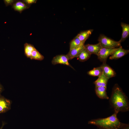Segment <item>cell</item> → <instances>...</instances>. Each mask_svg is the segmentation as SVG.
Instances as JSON below:
<instances>
[{"label":"cell","instance_id":"1","mask_svg":"<svg viewBox=\"0 0 129 129\" xmlns=\"http://www.w3.org/2000/svg\"><path fill=\"white\" fill-rule=\"evenodd\" d=\"M109 99L111 105L114 112L118 114L120 112H125L129 110V104L128 97L121 88L117 84L113 87Z\"/></svg>","mask_w":129,"mask_h":129},{"label":"cell","instance_id":"2","mask_svg":"<svg viewBox=\"0 0 129 129\" xmlns=\"http://www.w3.org/2000/svg\"><path fill=\"white\" fill-rule=\"evenodd\" d=\"M117 114L114 112L107 117L92 119L88 121V124L95 125L100 129H118L125 124L120 121Z\"/></svg>","mask_w":129,"mask_h":129},{"label":"cell","instance_id":"3","mask_svg":"<svg viewBox=\"0 0 129 129\" xmlns=\"http://www.w3.org/2000/svg\"><path fill=\"white\" fill-rule=\"evenodd\" d=\"M102 47L109 48H117L121 46L119 41H116L103 34H101L98 40Z\"/></svg>","mask_w":129,"mask_h":129},{"label":"cell","instance_id":"4","mask_svg":"<svg viewBox=\"0 0 129 129\" xmlns=\"http://www.w3.org/2000/svg\"><path fill=\"white\" fill-rule=\"evenodd\" d=\"M116 48L102 47L97 55L98 59L103 63H106L108 57L111 56Z\"/></svg>","mask_w":129,"mask_h":129},{"label":"cell","instance_id":"5","mask_svg":"<svg viewBox=\"0 0 129 129\" xmlns=\"http://www.w3.org/2000/svg\"><path fill=\"white\" fill-rule=\"evenodd\" d=\"M69 60L67 55L60 54L57 55L54 57L51 61L53 65L61 64L66 65L74 69L69 62Z\"/></svg>","mask_w":129,"mask_h":129},{"label":"cell","instance_id":"6","mask_svg":"<svg viewBox=\"0 0 129 129\" xmlns=\"http://www.w3.org/2000/svg\"><path fill=\"white\" fill-rule=\"evenodd\" d=\"M11 102L0 95V114L5 113L11 109Z\"/></svg>","mask_w":129,"mask_h":129},{"label":"cell","instance_id":"7","mask_svg":"<svg viewBox=\"0 0 129 129\" xmlns=\"http://www.w3.org/2000/svg\"><path fill=\"white\" fill-rule=\"evenodd\" d=\"M129 53V50L125 49L123 48L121 46L117 48L113 53L110 56L109 58L110 59H119Z\"/></svg>","mask_w":129,"mask_h":129},{"label":"cell","instance_id":"8","mask_svg":"<svg viewBox=\"0 0 129 129\" xmlns=\"http://www.w3.org/2000/svg\"><path fill=\"white\" fill-rule=\"evenodd\" d=\"M100 66L102 69L103 74L109 79L116 75V73L115 71L106 63H103Z\"/></svg>","mask_w":129,"mask_h":129},{"label":"cell","instance_id":"9","mask_svg":"<svg viewBox=\"0 0 129 129\" xmlns=\"http://www.w3.org/2000/svg\"><path fill=\"white\" fill-rule=\"evenodd\" d=\"M84 48L91 54H94L97 56L102 47L98 43L95 44H87L84 45Z\"/></svg>","mask_w":129,"mask_h":129},{"label":"cell","instance_id":"10","mask_svg":"<svg viewBox=\"0 0 129 129\" xmlns=\"http://www.w3.org/2000/svg\"><path fill=\"white\" fill-rule=\"evenodd\" d=\"M30 6L28 5L22 0H16L12 5V8L16 11L21 13L24 10L28 8Z\"/></svg>","mask_w":129,"mask_h":129},{"label":"cell","instance_id":"11","mask_svg":"<svg viewBox=\"0 0 129 129\" xmlns=\"http://www.w3.org/2000/svg\"><path fill=\"white\" fill-rule=\"evenodd\" d=\"M107 87L102 86H95V90L97 96L101 99H109L106 92Z\"/></svg>","mask_w":129,"mask_h":129},{"label":"cell","instance_id":"12","mask_svg":"<svg viewBox=\"0 0 129 129\" xmlns=\"http://www.w3.org/2000/svg\"><path fill=\"white\" fill-rule=\"evenodd\" d=\"M84 44L70 50L67 55L69 60H71L75 57H77L81 52L84 48Z\"/></svg>","mask_w":129,"mask_h":129},{"label":"cell","instance_id":"13","mask_svg":"<svg viewBox=\"0 0 129 129\" xmlns=\"http://www.w3.org/2000/svg\"><path fill=\"white\" fill-rule=\"evenodd\" d=\"M93 29H90L82 31L78 34L76 36L83 43L92 34Z\"/></svg>","mask_w":129,"mask_h":129},{"label":"cell","instance_id":"14","mask_svg":"<svg viewBox=\"0 0 129 129\" xmlns=\"http://www.w3.org/2000/svg\"><path fill=\"white\" fill-rule=\"evenodd\" d=\"M109 79L103 74L98 77V78L94 82L95 86H102L107 87V85Z\"/></svg>","mask_w":129,"mask_h":129},{"label":"cell","instance_id":"15","mask_svg":"<svg viewBox=\"0 0 129 129\" xmlns=\"http://www.w3.org/2000/svg\"><path fill=\"white\" fill-rule=\"evenodd\" d=\"M121 25L122 28V32L121 38L119 41L121 43L129 36V24L122 22Z\"/></svg>","mask_w":129,"mask_h":129},{"label":"cell","instance_id":"16","mask_svg":"<svg viewBox=\"0 0 129 129\" xmlns=\"http://www.w3.org/2000/svg\"><path fill=\"white\" fill-rule=\"evenodd\" d=\"M91 54L87 50L84 48L80 53L77 58L80 61L84 62L89 59Z\"/></svg>","mask_w":129,"mask_h":129},{"label":"cell","instance_id":"17","mask_svg":"<svg viewBox=\"0 0 129 129\" xmlns=\"http://www.w3.org/2000/svg\"><path fill=\"white\" fill-rule=\"evenodd\" d=\"M24 47L25 55L27 57L30 59L32 53L35 48L33 45L27 43L24 44Z\"/></svg>","mask_w":129,"mask_h":129},{"label":"cell","instance_id":"18","mask_svg":"<svg viewBox=\"0 0 129 129\" xmlns=\"http://www.w3.org/2000/svg\"><path fill=\"white\" fill-rule=\"evenodd\" d=\"M87 73L89 75L99 77L103 74V70L100 66L94 68L93 69L88 71Z\"/></svg>","mask_w":129,"mask_h":129},{"label":"cell","instance_id":"19","mask_svg":"<svg viewBox=\"0 0 129 129\" xmlns=\"http://www.w3.org/2000/svg\"><path fill=\"white\" fill-rule=\"evenodd\" d=\"M84 44L76 36L70 42V50L79 47Z\"/></svg>","mask_w":129,"mask_h":129},{"label":"cell","instance_id":"20","mask_svg":"<svg viewBox=\"0 0 129 129\" xmlns=\"http://www.w3.org/2000/svg\"><path fill=\"white\" fill-rule=\"evenodd\" d=\"M44 56L35 48L32 52L30 59L38 60H42L44 59Z\"/></svg>","mask_w":129,"mask_h":129},{"label":"cell","instance_id":"21","mask_svg":"<svg viewBox=\"0 0 129 129\" xmlns=\"http://www.w3.org/2000/svg\"><path fill=\"white\" fill-rule=\"evenodd\" d=\"M16 0H4V1L6 6L9 5H12Z\"/></svg>","mask_w":129,"mask_h":129},{"label":"cell","instance_id":"22","mask_svg":"<svg viewBox=\"0 0 129 129\" xmlns=\"http://www.w3.org/2000/svg\"><path fill=\"white\" fill-rule=\"evenodd\" d=\"M22 0L27 5L30 6L32 4L36 3L37 1L36 0Z\"/></svg>","mask_w":129,"mask_h":129},{"label":"cell","instance_id":"23","mask_svg":"<svg viewBox=\"0 0 129 129\" xmlns=\"http://www.w3.org/2000/svg\"><path fill=\"white\" fill-rule=\"evenodd\" d=\"M118 129H129V124H125L123 126Z\"/></svg>","mask_w":129,"mask_h":129},{"label":"cell","instance_id":"24","mask_svg":"<svg viewBox=\"0 0 129 129\" xmlns=\"http://www.w3.org/2000/svg\"><path fill=\"white\" fill-rule=\"evenodd\" d=\"M4 90L3 87L2 86L0 83V95L1 94L2 92Z\"/></svg>","mask_w":129,"mask_h":129},{"label":"cell","instance_id":"25","mask_svg":"<svg viewBox=\"0 0 129 129\" xmlns=\"http://www.w3.org/2000/svg\"><path fill=\"white\" fill-rule=\"evenodd\" d=\"M6 124V123L5 122H2V125L1 127L0 128V129H2L4 126L5 124Z\"/></svg>","mask_w":129,"mask_h":129},{"label":"cell","instance_id":"26","mask_svg":"<svg viewBox=\"0 0 129 129\" xmlns=\"http://www.w3.org/2000/svg\"></svg>","mask_w":129,"mask_h":129}]
</instances>
